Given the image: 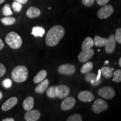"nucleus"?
Masks as SVG:
<instances>
[{"label":"nucleus","instance_id":"obj_14","mask_svg":"<svg viewBox=\"0 0 121 121\" xmlns=\"http://www.w3.org/2000/svg\"><path fill=\"white\" fill-rule=\"evenodd\" d=\"M78 98L83 102H90L94 99V96L91 92L87 90L81 91L78 94Z\"/></svg>","mask_w":121,"mask_h":121},{"label":"nucleus","instance_id":"obj_27","mask_svg":"<svg viewBox=\"0 0 121 121\" xmlns=\"http://www.w3.org/2000/svg\"><path fill=\"white\" fill-rule=\"evenodd\" d=\"M2 13L3 15L5 16H9L13 15V11H12L11 7L9 4H6L2 8Z\"/></svg>","mask_w":121,"mask_h":121},{"label":"nucleus","instance_id":"obj_31","mask_svg":"<svg viewBox=\"0 0 121 121\" xmlns=\"http://www.w3.org/2000/svg\"><path fill=\"white\" fill-rule=\"evenodd\" d=\"M114 37L116 41L119 44H121V28H118L116 30Z\"/></svg>","mask_w":121,"mask_h":121},{"label":"nucleus","instance_id":"obj_24","mask_svg":"<svg viewBox=\"0 0 121 121\" xmlns=\"http://www.w3.org/2000/svg\"><path fill=\"white\" fill-rule=\"evenodd\" d=\"M93 68V63L91 62H86L84 63L80 69V72L81 73H86L90 72Z\"/></svg>","mask_w":121,"mask_h":121},{"label":"nucleus","instance_id":"obj_38","mask_svg":"<svg viewBox=\"0 0 121 121\" xmlns=\"http://www.w3.org/2000/svg\"><path fill=\"white\" fill-rule=\"evenodd\" d=\"M2 121H15V120L13 118H7L4 119Z\"/></svg>","mask_w":121,"mask_h":121},{"label":"nucleus","instance_id":"obj_4","mask_svg":"<svg viewBox=\"0 0 121 121\" xmlns=\"http://www.w3.org/2000/svg\"><path fill=\"white\" fill-rule=\"evenodd\" d=\"M84 80L86 82L90 83L92 86H96L99 85L102 82V78H101L100 69L98 71V74L96 76L93 72H87L84 77Z\"/></svg>","mask_w":121,"mask_h":121},{"label":"nucleus","instance_id":"obj_19","mask_svg":"<svg viewBox=\"0 0 121 121\" xmlns=\"http://www.w3.org/2000/svg\"><path fill=\"white\" fill-rule=\"evenodd\" d=\"M94 45H95L96 47H102L105 46L108 42V39L105 38H102L100 37L99 35H96L94 38Z\"/></svg>","mask_w":121,"mask_h":121},{"label":"nucleus","instance_id":"obj_17","mask_svg":"<svg viewBox=\"0 0 121 121\" xmlns=\"http://www.w3.org/2000/svg\"><path fill=\"white\" fill-rule=\"evenodd\" d=\"M34 105V99L32 96H28L24 100L22 103V107L26 111L31 110Z\"/></svg>","mask_w":121,"mask_h":121},{"label":"nucleus","instance_id":"obj_5","mask_svg":"<svg viewBox=\"0 0 121 121\" xmlns=\"http://www.w3.org/2000/svg\"><path fill=\"white\" fill-rule=\"evenodd\" d=\"M114 9L111 4H105L98 10L97 16L100 19H105L113 14Z\"/></svg>","mask_w":121,"mask_h":121},{"label":"nucleus","instance_id":"obj_21","mask_svg":"<svg viewBox=\"0 0 121 121\" xmlns=\"http://www.w3.org/2000/svg\"><path fill=\"white\" fill-rule=\"evenodd\" d=\"M47 76V72L44 69L40 71L34 78L33 81L35 84H38V83L43 81V80H44Z\"/></svg>","mask_w":121,"mask_h":121},{"label":"nucleus","instance_id":"obj_23","mask_svg":"<svg viewBox=\"0 0 121 121\" xmlns=\"http://www.w3.org/2000/svg\"><path fill=\"white\" fill-rule=\"evenodd\" d=\"M45 33V30L43 28L39 26L33 27L31 31V34L34 37H42Z\"/></svg>","mask_w":121,"mask_h":121},{"label":"nucleus","instance_id":"obj_40","mask_svg":"<svg viewBox=\"0 0 121 121\" xmlns=\"http://www.w3.org/2000/svg\"><path fill=\"white\" fill-rule=\"evenodd\" d=\"M2 93H1V91H0V99H2Z\"/></svg>","mask_w":121,"mask_h":121},{"label":"nucleus","instance_id":"obj_42","mask_svg":"<svg viewBox=\"0 0 121 121\" xmlns=\"http://www.w3.org/2000/svg\"><path fill=\"white\" fill-rule=\"evenodd\" d=\"M105 63H107V64H108V60H107V61L105 62Z\"/></svg>","mask_w":121,"mask_h":121},{"label":"nucleus","instance_id":"obj_34","mask_svg":"<svg viewBox=\"0 0 121 121\" xmlns=\"http://www.w3.org/2000/svg\"><path fill=\"white\" fill-rule=\"evenodd\" d=\"M6 71V69L5 66L2 63H0V78H2L5 74Z\"/></svg>","mask_w":121,"mask_h":121},{"label":"nucleus","instance_id":"obj_33","mask_svg":"<svg viewBox=\"0 0 121 121\" xmlns=\"http://www.w3.org/2000/svg\"><path fill=\"white\" fill-rule=\"evenodd\" d=\"M95 0H82V2L84 5L86 7H90L94 4Z\"/></svg>","mask_w":121,"mask_h":121},{"label":"nucleus","instance_id":"obj_28","mask_svg":"<svg viewBox=\"0 0 121 121\" xmlns=\"http://www.w3.org/2000/svg\"><path fill=\"white\" fill-rule=\"evenodd\" d=\"M113 81L116 82H120L121 81V70L117 69L113 73Z\"/></svg>","mask_w":121,"mask_h":121},{"label":"nucleus","instance_id":"obj_25","mask_svg":"<svg viewBox=\"0 0 121 121\" xmlns=\"http://www.w3.org/2000/svg\"><path fill=\"white\" fill-rule=\"evenodd\" d=\"M1 22L4 25L9 26V25H13L16 22V19L13 17H9V16H6V17L2 18L1 20Z\"/></svg>","mask_w":121,"mask_h":121},{"label":"nucleus","instance_id":"obj_12","mask_svg":"<svg viewBox=\"0 0 121 121\" xmlns=\"http://www.w3.org/2000/svg\"><path fill=\"white\" fill-rule=\"evenodd\" d=\"M40 117V112L38 110H30L27 111L24 115L26 121H37Z\"/></svg>","mask_w":121,"mask_h":121},{"label":"nucleus","instance_id":"obj_7","mask_svg":"<svg viewBox=\"0 0 121 121\" xmlns=\"http://www.w3.org/2000/svg\"><path fill=\"white\" fill-rule=\"evenodd\" d=\"M98 94L101 97L106 99H111L114 97V89L111 86H105L99 89Z\"/></svg>","mask_w":121,"mask_h":121},{"label":"nucleus","instance_id":"obj_29","mask_svg":"<svg viewBox=\"0 0 121 121\" xmlns=\"http://www.w3.org/2000/svg\"><path fill=\"white\" fill-rule=\"evenodd\" d=\"M66 121H82V119L81 115L78 113H75L69 116Z\"/></svg>","mask_w":121,"mask_h":121},{"label":"nucleus","instance_id":"obj_39","mask_svg":"<svg viewBox=\"0 0 121 121\" xmlns=\"http://www.w3.org/2000/svg\"><path fill=\"white\" fill-rule=\"evenodd\" d=\"M118 64H119V66L121 67V58H120L119 59V61H118Z\"/></svg>","mask_w":121,"mask_h":121},{"label":"nucleus","instance_id":"obj_11","mask_svg":"<svg viewBox=\"0 0 121 121\" xmlns=\"http://www.w3.org/2000/svg\"><path fill=\"white\" fill-rule=\"evenodd\" d=\"M76 104L75 99L72 96L65 98L60 104V108L63 110H69L72 109Z\"/></svg>","mask_w":121,"mask_h":121},{"label":"nucleus","instance_id":"obj_26","mask_svg":"<svg viewBox=\"0 0 121 121\" xmlns=\"http://www.w3.org/2000/svg\"><path fill=\"white\" fill-rule=\"evenodd\" d=\"M56 88V86H52L48 87L46 91L47 95L48 97L50 98H52V99L57 98Z\"/></svg>","mask_w":121,"mask_h":121},{"label":"nucleus","instance_id":"obj_35","mask_svg":"<svg viewBox=\"0 0 121 121\" xmlns=\"http://www.w3.org/2000/svg\"><path fill=\"white\" fill-rule=\"evenodd\" d=\"M96 3L99 6H104L107 4L109 0H96Z\"/></svg>","mask_w":121,"mask_h":121},{"label":"nucleus","instance_id":"obj_37","mask_svg":"<svg viewBox=\"0 0 121 121\" xmlns=\"http://www.w3.org/2000/svg\"><path fill=\"white\" fill-rule=\"evenodd\" d=\"M4 47V44L3 40L0 38V50H2Z\"/></svg>","mask_w":121,"mask_h":121},{"label":"nucleus","instance_id":"obj_18","mask_svg":"<svg viewBox=\"0 0 121 121\" xmlns=\"http://www.w3.org/2000/svg\"><path fill=\"white\" fill-rule=\"evenodd\" d=\"M40 13H41L39 9L35 7H30L27 10L26 14L28 17L30 19H34L40 16Z\"/></svg>","mask_w":121,"mask_h":121},{"label":"nucleus","instance_id":"obj_6","mask_svg":"<svg viewBox=\"0 0 121 121\" xmlns=\"http://www.w3.org/2000/svg\"><path fill=\"white\" fill-rule=\"evenodd\" d=\"M108 108V104L102 99H98L91 106V109L95 113H100L105 111Z\"/></svg>","mask_w":121,"mask_h":121},{"label":"nucleus","instance_id":"obj_3","mask_svg":"<svg viewBox=\"0 0 121 121\" xmlns=\"http://www.w3.org/2000/svg\"><path fill=\"white\" fill-rule=\"evenodd\" d=\"M5 41L10 48L14 49H19L22 47V38L17 33L11 31L7 34Z\"/></svg>","mask_w":121,"mask_h":121},{"label":"nucleus","instance_id":"obj_2","mask_svg":"<svg viewBox=\"0 0 121 121\" xmlns=\"http://www.w3.org/2000/svg\"><path fill=\"white\" fill-rule=\"evenodd\" d=\"M28 77V69L24 66H17L13 69L11 78L13 81L17 83L24 82Z\"/></svg>","mask_w":121,"mask_h":121},{"label":"nucleus","instance_id":"obj_15","mask_svg":"<svg viewBox=\"0 0 121 121\" xmlns=\"http://www.w3.org/2000/svg\"><path fill=\"white\" fill-rule=\"evenodd\" d=\"M17 98L15 97V96L9 98L2 104L1 109L4 111H7V110H10L11 108H13V107L16 105V104L17 103Z\"/></svg>","mask_w":121,"mask_h":121},{"label":"nucleus","instance_id":"obj_1","mask_svg":"<svg viewBox=\"0 0 121 121\" xmlns=\"http://www.w3.org/2000/svg\"><path fill=\"white\" fill-rule=\"evenodd\" d=\"M65 31L63 26L56 25L49 29L45 37V43L49 47H54L65 35Z\"/></svg>","mask_w":121,"mask_h":121},{"label":"nucleus","instance_id":"obj_8","mask_svg":"<svg viewBox=\"0 0 121 121\" xmlns=\"http://www.w3.org/2000/svg\"><path fill=\"white\" fill-rule=\"evenodd\" d=\"M76 67L72 64H63L59 66L58 72L60 74L65 75H71L75 72Z\"/></svg>","mask_w":121,"mask_h":121},{"label":"nucleus","instance_id":"obj_20","mask_svg":"<svg viewBox=\"0 0 121 121\" xmlns=\"http://www.w3.org/2000/svg\"><path fill=\"white\" fill-rule=\"evenodd\" d=\"M93 46V39L91 37H87L83 41L82 45H81V48H82V50H87L91 49Z\"/></svg>","mask_w":121,"mask_h":121},{"label":"nucleus","instance_id":"obj_22","mask_svg":"<svg viewBox=\"0 0 121 121\" xmlns=\"http://www.w3.org/2000/svg\"><path fill=\"white\" fill-rule=\"evenodd\" d=\"M101 74L106 78H112L113 73V69L108 66H103L100 69Z\"/></svg>","mask_w":121,"mask_h":121},{"label":"nucleus","instance_id":"obj_36","mask_svg":"<svg viewBox=\"0 0 121 121\" xmlns=\"http://www.w3.org/2000/svg\"><path fill=\"white\" fill-rule=\"evenodd\" d=\"M16 2H17L21 4H25L28 2V0H14Z\"/></svg>","mask_w":121,"mask_h":121},{"label":"nucleus","instance_id":"obj_16","mask_svg":"<svg viewBox=\"0 0 121 121\" xmlns=\"http://www.w3.org/2000/svg\"><path fill=\"white\" fill-rule=\"evenodd\" d=\"M49 84V81L48 79L43 80V81L39 82L38 85L37 86L35 89V91L38 94H43L48 89Z\"/></svg>","mask_w":121,"mask_h":121},{"label":"nucleus","instance_id":"obj_10","mask_svg":"<svg viewBox=\"0 0 121 121\" xmlns=\"http://www.w3.org/2000/svg\"><path fill=\"white\" fill-rule=\"evenodd\" d=\"M94 54V51L91 48L87 50H82L78 56V60L80 62L85 63L92 58Z\"/></svg>","mask_w":121,"mask_h":121},{"label":"nucleus","instance_id":"obj_30","mask_svg":"<svg viewBox=\"0 0 121 121\" xmlns=\"http://www.w3.org/2000/svg\"><path fill=\"white\" fill-rule=\"evenodd\" d=\"M12 7H13L14 11L16 12V13H19L22 10V4H20V3L17 2H16V1H14L12 4Z\"/></svg>","mask_w":121,"mask_h":121},{"label":"nucleus","instance_id":"obj_9","mask_svg":"<svg viewBox=\"0 0 121 121\" xmlns=\"http://www.w3.org/2000/svg\"><path fill=\"white\" fill-rule=\"evenodd\" d=\"M56 90L57 98L60 99H65L67 97L70 93V89L69 87L65 85H60L56 86Z\"/></svg>","mask_w":121,"mask_h":121},{"label":"nucleus","instance_id":"obj_13","mask_svg":"<svg viewBox=\"0 0 121 121\" xmlns=\"http://www.w3.org/2000/svg\"><path fill=\"white\" fill-rule=\"evenodd\" d=\"M116 41L115 39L114 34H112L109 37L108 39V42L105 45V51L106 53L108 54H111L114 52L116 48Z\"/></svg>","mask_w":121,"mask_h":121},{"label":"nucleus","instance_id":"obj_41","mask_svg":"<svg viewBox=\"0 0 121 121\" xmlns=\"http://www.w3.org/2000/svg\"><path fill=\"white\" fill-rule=\"evenodd\" d=\"M4 1H5V0H0V4H2V3H4Z\"/></svg>","mask_w":121,"mask_h":121},{"label":"nucleus","instance_id":"obj_32","mask_svg":"<svg viewBox=\"0 0 121 121\" xmlns=\"http://www.w3.org/2000/svg\"><path fill=\"white\" fill-rule=\"evenodd\" d=\"M12 85H13L12 80L9 79V78H7V79L4 80L2 82L3 86L5 87V88H10V87H11Z\"/></svg>","mask_w":121,"mask_h":121}]
</instances>
